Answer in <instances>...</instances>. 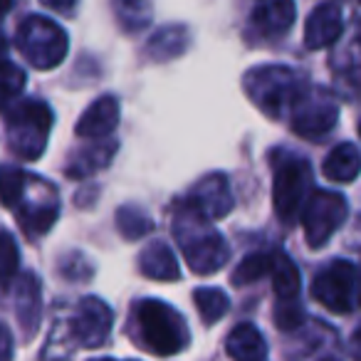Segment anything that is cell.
Wrapping results in <instances>:
<instances>
[{"label":"cell","mask_w":361,"mask_h":361,"mask_svg":"<svg viewBox=\"0 0 361 361\" xmlns=\"http://www.w3.org/2000/svg\"><path fill=\"white\" fill-rule=\"evenodd\" d=\"M183 206H188L191 211H196L203 218H223L231 213L233 208V196L228 188V178L223 173H213L208 178H203L196 188L191 191V196L183 201Z\"/></svg>","instance_id":"cell-11"},{"label":"cell","mask_w":361,"mask_h":361,"mask_svg":"<svg viewBox=\"0 0 361 361\" xmlns=\"http://www.w3.org/2000/svg\"><path fill=\"white\" fill-rule=\"evenodd\" d=\"M245 90L265 114L282 116L285 109H295L297 102L307 94L297 82V75L285 67H262L245 77Z\"/></svg>","instance_id":"cell-4"},{"label":"cell","mask_w":361,"mask_h":361,"mask_svg":"<svg viewBox=\"0 0 361 361\" xmlns=\"http://www.w3.org/2000/svg\"><path fill=\"white\" fill-rule=\"evenodd\" d=\"M295 16V0H257L250 25L260 37H282L292 27Z\"/></svg>","instance_id":"cell-12"},{"label":"cell","mask_w":361,"mask_h":361,"mask_svg":"<svg viewBox=\"0 0 361 361\" xmlns=\"http://www.w3.org/2000/svg\"><path fill=\"white\" fill-rule=\"evenodd\" d=\"M114 154H116L114 141L87 146V149H82L80 154L70 161V166H67V176H72V178H85V176H92L94 171L104 169Z\"/></svg>","instance_id":"cell-19"},{"label":"cell","mask_w":361,"mask_h":361,"mask_svg":"<svg viewBox=\"0 0 361 361\" xmlns=\"http://www.w3.org/2000/svg\"><path fill=\"white\" fill-rule=\"evenodd\" d=\"M300 218L310 247H322L346 221V198L334 191H312Z\"/></svg>","instance_id":"cell-6"},{"label":"cell","mask_w":361,"mask_h":361,"mask_svg":"<svg viewBox=\"0 0 361 361\" xmlns=\"http://www.w3.org/2000/svg\"><path fill=\"white\" fill-rule=\"evenodd\" d=\"M47 8L52 11H60V13H72V8L77 6V0H42Z\"/></svg>","instance_id":"cell-30"},{"label":"cell","mask_w":361,"mask_h":361,"mask_svg":"<svg viewBox=\"0 0 361 361\" xmlns=\"http://www.w3.org/2000/svg\"><path fill=\"white\" fill-rule=\"evenodd\" d=\"M119 124V102L116 97L104 94L87 106V111L77 121V136L82 139H104Z\"/></svg>","instance_id":"cell-14"},{"label":"cell","mask_w":361,"mask_h":361,"mask_svg":"<svg viewBox=\"0 0 361 361\" xmlns=\"http://www.w3.org/2000/svg\"><path fill=\"white\" fill-rule=\"evenodd\" d=\"M119 25L126 32L144 30L151 23V3L149 0H111Z\"/></svg>","instance_id":"cell-21"},{"label":"cell","mask_w":361,"mask_h":361,"mask_svg":"<svg viewBox=\"0 0 361 361\" xmlns=\"http://www.w3.org/2000/svg\"><path fill=\"white\" fill-rule=\"evenodd\" d=\"M356 40H359V47H361V23H359V30H356Z\"/></svg>","instance_id":"cell-31"},{"label":"cell","mask_w":361,"mask_h":361,"mask_svg":"<svg viewBox=\"0 0 361 361\" xmlns=\"http://www.w3.org/2000/svg\"><path fill=\"white\" fill-rule=\"evenodd\" d=\"M188 45V35L183 27H166L159 30L149 42V57L154 60H171V57L180 55Z\"/></svg>","instance_id":"cell-20"},{"label":"cell","mask_w":361,"mask_h":361,"mask_svg":"<svg viewBox=\"0 0 361 361\" xmlns=\"http://www.w3.org/2000/svg\"><path fill=\"white\" fill-rule=\"evenodd\" d=\"M18 272V250L16 240H13L11 233H6V243H3V287H11L13 277Z\"/></svg>","instance_id":"cell-29"},{"label":"cell","mask_w":361,"mask_h":361,"mask_svg":"<svg viewBox=\"0 0 361 361\" xmlns=\"http://www.w3.org/2000/svg\"><path fill=\"white\" fill-rule=\"evenodd\" d=\"M359 297H361V285H359Z\"/></svg>","instance_id":"cell-33"},{"label":"cell","mask_w":361,"mask_h":361,"mask_svg":"<svg viewBox=\"0 0 361 361\" xmlns=\"http://www.w3.org/2000/svg\"><path fill=\"white\" fill-rule=\"evenodd\" d=\"M322 173L331 183H349L361 173V151L356 144H339L326 154L324 164H322Z\"/></svg>","instance_id":"cell-15"},{"label":"cell","mask_w":361,"mask_h":361,"mask_svg":"<svg viewBox=\"0 0 361 361\" xmlns=\"http://www.w3.org/2000/svg\"><path fill=\"white\" fill-rule=\"evenodd\" d=\"M116 221H119L121 235L129 238V240H136V238H144L146 233H151V228H154L151 218L146 216V213L141 211V208H134V206L121 208V211L116 213Z\"/></svg>","instance_id":"cell-25"},{"label":"cell","mask_w":361,"mask_h":361,"mask_svg":"<svg viewBox=\"0 0 361 361\" xmlns=\"http://www.w3.org/2000/svg\"><path fill=\"white\" fill-rule=\"evenodd\" d=\"M136 339L146 351L159 356L178 354L188 346V326L183 317L161 300H144L134 310Z\"/></svg>","instance_id":"cell-1"},{"label":"cell","mask_w":361,"mask_h":361,"mask_svg":"<svg viewBox=\"0 0 361 361\" xmlns=\"http://www.w3.org/2000/svg\"><path fill=\"white\" fill-rule=\"evenodd\" d=\"M226 351L233 359L257 361L267 356V344H265V339H262V334L252 324H238L235 329L228 334Z\"/></svg>","instance_id":"cell-17"},{"label":"cell","mask_w":361,"mask_h":361,"mask_svg":"<svg viewBox=\"0 0 361 361\" xmlns=\"http://www.w3.org/2000/svg\"><path fill=\"white\" fill-rule=\"evenodd\" d=\"M25 180L27 173L16 169H6L3 171V201L8 208H16V203L20 201L23 191H25Z\"/></svg>","instance_id":"cell-27"},{"label":"cell","mask_w":361,"mask_h":361,"mask_svg":"<svg viewBox=\"0 0 361 361\" xmlns=\"http://www.w3.org/2000/svg\"><path fill=\"white\" fill-rule=\"evenodd\" d=\"M193 300H196V310L201 312L206 324L218 322L221 317L228 314V310H231L228 295L223 290H216V287H201V290L193 292Z\"/></svg>","instance_id":"cell-22"},{"label":"cell","mask_w":361,"mask_h":361,"mask_svg":"<svg viewBox=\"0 0 361 361\" xmlns=\"http://www.w3.org/2000/svg\"><path fill=\"white\" fill-rule=\"evenodd\" d=\"M359 136H361V121H359Z\"/></svg>","instance_id":"cell-32"},{"label":"cell","mask_w":361,"mask_h":361,"mask_svg":"<svg viewBox=\"0 0 361 361\" xmlns=\"http://www.w3.org/2000/svg\"><path fill=\"white\" fill-rule=\"evenodd\" d=\"M305 322V310L302 305H297V300H280L275 310V324L282 331H292Z\"/></svg>","instance_id":"cell-26"},{"label":"cell","mask_w":361,"mask_h":361,"mask_svg":"<svg viewBox=\"0 0 361 361\" xmlns=\"http://www.w3.org/2000/svg\"><path fill=\"white\" fill-rule=\"evenodd\" d=\"M272 272V252H252L233 270V285H250Z\"/></svg>","instance_id":"cell-23"},{"label":"cell","mask_w":361,"mask_h":361,"mask_svg":"<svg viewBox=\"0 0 361 361\" xmlns=\"http://www.w3.org/2000/svg\"><path fill=\"white\" fill-rule=\"evenodd\" d=\"M37 314H40V287H37L35 277L25 275L20 282V292H18V317L23 322H27L32 331Z\"/></svg>","instance_id":"cell-24"},{"label":"cell","mask_w":361,"mask_h":361,"mask_svg":"<svg viewBox=\"0 0 361 361\" xmlns=\"http://www.w3.org/2000/svg\"><path fill=\"white\" fill-rule=\"evenodd\" d=\"M336 119H339V106L334 102L305 94L297 102L295 114H292V131L305 139H317L334 129Z\"/></svg>","instance_id":"cell-9"},{"label":"cell","mask_w":361,"mask_h":361,"mask_svg":"<svg viewBox=\"0 0 361 361\" xmlns=\"http://www.w3.org/2000/svg\"><path fill=\"white\" fill-rule=\"evenodd\" d=\"M111 322H114V317H111L109 307L97 297H87V300L80 302L70 322L72 339L80 346H87V349L106 344L111 334Z\"/></svg>","instance_id":"cell-8"},{"label":"cell","mask_w":361,"mask_h":361,"mask_svg":"<svg viewBox=\"0 0 361 361\" xmlns=\"http://www.w3.org/2000/svg\"><path fill=\"white\" fill-rule=\"evenodd\" d=\"M359 3H361V0H359Z\"/></svg>","instance_id":"cell-34"},{"label":"cell","mask_w":361,"mask_h":361,"mask_svg":"<svg viewBox=\"0 0 361 361\" xmlns=\"http://www.w3.org/2000/svg\"><path fill=\"white\" fill-rule=\"evenodd\" d=\"M180 247H183V257H186L188 267L196 275H213V272L226 265L228 255H231V247L226 245V238L216 231L193 238V240L183 238Z\"/></svg>","instance_id":"cell-10"},{"label":"cell","mask_w":361,"mask_h":361,"mask_svg":"<svg viewBox=\"0 0 361 361\" xmlns=\"http://www.w3.org/2000/svg\"><path fill=\"white\" fill-rule=\"evenodd\" d=\"M272 290H275L277 300H297L300 297V270L290 255L282 250L272 252Z\"/></svg>","instance_id":"cell-18"},{"label":"cell","mask_w":361,"mask_h":361,"mask_svg":"<svg viewBox=\"0 0 361 361\" xmlns=\"http://www.w3.org/2000/svg\"><path fill=\"white\" fill-rule=\"evenodd\" d=\"M6 129L11 149L20 159L32 161L45 151L47 134L52 129V109L35 99L6 104Z\"/></svg>","instance_id":"cell-2"},{"label":"cell","mask_w":361,"mask_h":361,"mask_svg":"<svg viewBox=\"0 0 361 361\" xmlns=\"http://www.w3.org/2000/svg\"><path fill=\"white\" fill-rule=\"evenodd\" d=\"M356 282H359L356 267L346 260H334L314 275L312 297L334 314H346L354 307Z\"/></svg>","instance_id":"cell-7"},{"label":"cell","mask_w":361,"mask_h":361,"mask_svg":"<svg viewBox=\"0 0 361 361\" xmlns=\"http://www.w3.org/2000/svg\"><path fill=\"white\" fill-rule=\"evenodd\" d=\"M23 87H25V72L13 65L11 60H6V65H3V102L11 104L23 92Z\"/></svg>","instance_id":"cell-28"},{"label":"cell","mask_w":361,"mask_h":361,"mask_svg":"<svg viewBox=\"0 0 361 361\" xmlns=\"http://www.w3.org/2000/svg\"><path fill=\"white\" fill-rule=\"evenodd\" d=\"M18 50L37 70H52L67 55V32L42 16H27L18 27Z\"/></svg>","instance_id":"cell-3"},{"label":"cell","mask_w":361,"mask_h":361,"mask_svg":"<svg viewBox=\"0 0 361 361\" xmlns=\"http://www.w3.org/2000/svg\"><path fill=\"white\" fill-rule=\"evenodd\" d=\"M341 30H344V16L341 8L334 3H322L312 11L305 25V45L310 50H322L329 47L334 40H339Z\"/></svg>","instance_id":"cell-13"},{"label":"cell","mask_w":361,"mask_h":361,"mask_svg":"<svg viewBox=\"0 0 361 361\" xmlns=\"http://www.w3.org/2000/svg\"><path fill=\"white\" fill-rule=\"evenodd\" d=\"M139 267L146 277L159 282H173L180 277V267L176 262V255L171 252V247L166 243L146 245L139 257Z\"/></svg>","instance_id":"cell-16"},{"label":"cell","mask_w":361,"mask_h":361,"mask_svg":"<svg viewBox=\"0 0 361 361\" xmlns=\"http://www.w3.org/2000/svg\"><path fill=\"white\" fill-rule=\"evenodd\" d=\"M312 193V169L305 159L285 161L275 169V183H272V203L275 213L282 223L290 226L305 208Z\"/></svg>","instance_id":"cell-5"}]
</instances>
